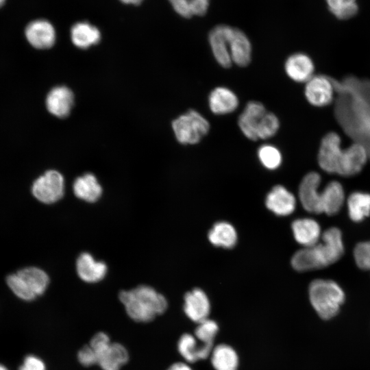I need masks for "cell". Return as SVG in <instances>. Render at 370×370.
Returning a JSON list of instances; mask_svg holds the SVG:
<instances>
[{
	"mask_svg": "<svg viewBox=\"0 0 370 370\" xmlns=\"http://www.w3.org/2000/svg\"><path fill=\"white\" fill-rule=\"evenodd\" d=\"M334 84L341 90L337 117L355 142L367 149L370 158V84L356 79H349L338 86L334 82Z\"/></svg>",
	"mask_w": 370,
	"mask_h": 370,
	"instance_id": "cell-1",
	"label": "cell"
},
{
	"mask_svg": "<svg viewBox=\"0 0 370 370\" xmlns=\"http://www.w3.org/2000/svg\"><path fill=\"white\" fill-rule=\"evenodd\" d=\"M321 176L317 172H309L302 179L299 186V197L303 208L314 214L338 213L345 200V193L341 183L332 181L321 191L319 186Z\"/></svg>",
	"mask_w": 370,
	"mask_h": 370,
	"instance_id": "cell-2",
	"label": "cell"
},
{
	"mask_svg": "<svg viewBox=\"0 0 370 370\" xmlns=\"http://www.w3.org/2000/svg\"><path fill=\"white\" fill-rule=\"evenodd\" d=\"M321 241L296 251L291 258L293 269L306 271L322 269L337 262L343 256L344 245L341 230L330 227L321 237Z\"/></svg>",
	"mask_w": 370,
	"mask_h": 370,
	"instance_id": "cell-3",
	"label": "cell"
},
{
	"mask_svg": "<svg viewBox=\"0 0 370 370\" xmlns=\"http://www.w3.org/2000/svg\"><path fill=\"white\" fill-rule=\"evenodd\" d=\"M128 317L138 323H149L167 309L165 297L153 288L140 285L129 291H121L119 294Z\"/></svg>",
	"mask_w": 370,
	"mask_h": 370,
	"instance_id": "cell-4",
	"label": "cell"
},
{
	"mask_svg": "<svg viewBox=\"0 0 370 370\" xmlns=\"http://www.w3.org/2000/svg\"><path fill=\"white\" fill-rule=\"evenodd\" d=\"M309 298L319 316L330 319L338 314L345 297L343 291L335 282L317 279L309 286Z\"/></svg>",
	"mask_w": 370,
	"mask_h": 370,
	"instance_id": "cell-5",
	"label": "cell"
},
{
	"mask_svg": "<svg viewBox=\"0 0 370 370\" xmlns=\"http://www.w3.org/2000/svg\"><path fill=\"white\" fill-rule=\"evenodd\" d=\"M6 282L18 297L25 301H32L45 293L49 279L44 271L31 267L8 275Z\"/></svg>",
	"mask_w": 370,
	"mask_h": 370,
	"instance_id": "cell-6",
	"label": "cell"
},
{
	"mask_svg": "<svg viewBox=\"0 0 370 370\" xmlns=\"http://www.w3.org/2000/svg\"><path fill=\"white\" fill-rule=\"evenodd\" d=\"M172 128L180 143L196 145L208 134L210 125L199 112L190 109L173 121Z\"/></svg>",
	"mask_w": 370,
	"mask_h": 370,
	"instance_id": "cell-7",
	"label": "cell"
},
{
	"mask_svg": "<svg viewBox=\"0 0 370 370\" xmlns=\"http://www.w3.org/2000/svg\"><path fill=\"white\" fill-rule=\"evenodd\" d=\"M64 180L57 171L49 170L33 183L32 192L40 201L47 204L59 201L64 195Z\"/></svg>",
	"mask_w": 370,
	"mask_h": 370,
	"instance_id": "cell-8",
	"label": "cell"
},
{
	"mask_svg": "<svg viewBox=\"0 0 370 370\" xmlns=\"http://www.w3.org/2000/svg\"><path fill=\"white\" fill-rule=\"evenodd\" d=\"M369 158L367 149L362 144L354 142L341 151L334 174L345 177L353 176L360 172Z\"/></svg>",
	"mask_w": 370,
	"mask_h": 370,
	"instance_id": "cell-9",
	"label": "cell"
},
{
	"mask_svg": "<svg viewBox=\"0 0 370 370\" xmlns=\"http://www.w3.org/2000/svg\"><path fill=\"white\" fill-rule=\"evenodd\" d=\"M335 92L333 80L323 75H314L305 83V98L314 107L330 105L333 101Z\"/></svg>",
	"mask_w": 370,
	"mask_h": 370,
	"instance_id": "cell-10",
	"label": "cell"
},
{
	"mask_svg": "<svg viewBox=\"0 0 370 370\" xmlns=\"http://www.w3.org/2000/svg\"><path fill=\"white\" fill-rule=\"evenodd\" d=\"M265 106L260 101H248L238 118V125L242 134L249 140L256 141L257 130L267 112Z\"/></svg>",
	"mask_w": 370,
	"mask_h": 370,
	"instance_id": "cell-11",
	"label": "cell"
},
{
	"mask_svg": "<svg viewBox=\"0 0 370 370\" xmlns=\"http://www.w3.org/2000/svg\"><path fill=\"white\" fill-rule=\"evenodd\" d=\"M230 27L219 25L212 29L208 34V42L217 62L228 69L232 65L229 50V33Z\"/></svg>",
	"mask_w": 370,
	"mask_h": 370,
	"instance_id": "cell-12",
	"label": "cell"
},
{
	"mask_svg": "<svg viewBox=\"0 0 370 370\" xmlns=\"http://www.w3.org/2000/svg\"><path fill=\"white\" fill-rule=\"evenodd\" d=\"M25 37L29 43L36 49H46L56 42V32L52 24L45 19L30 22L25 27Z\"/></svg>",
	"mask_w": 370,
	"mask_h": 370,
	"instance_id": "cell-13",
	"label": "cell"
},
{
	"mask_svg": "<svg viewBox=\"0 0 370 370\" xmlns=\"http://www.w3.org/2000/svg\"><path fill=\"white\" fill-rule=\"evenodd\" d=\"M341 139L336 132H330L322 138L317 155L319 166L324 171L334 173L336 161L341 151Z\"/></svg>",
	"mask_w": 370,
	"mask_h": 370,
	"instance_id": "cell-14",
	"label": "cell"
},
{
	"mask_svg": "<svg viewBox=\"0 0 370 370\" xmlns=\"http://www.w3.org/2000/svg\"><path fill=\"white\" fill-rule=\"evenodd\" d=\"M284 71L293 82L306 83L314 74V64L310 56L304 53H295L285 60Z\"/></svg>",
	"mask_w": 370,
	"mask_h": 370,
	"instance_id": "cell-15",
	"label": "cell"
},
{
	"mask_svg": "<svg viewBox=\"0 0 370 370\" xmlns=\"http://www.w3.org/2000/svg\"><path fill=\"white\" fill-rule=\"evenodd\" d=\"M210 110L215 115H225L234 112L239 106L237 95L225 86H217L208 97Z\"/></svg>",
	"mask_w": 370,
	"mask_h": 370,
	"instance_id": "cell-16",
	"label": "cell"
},
{
	"mask_svg": "<svg viewBox=\"0 0 370 370\" xmlns=\"http://www.w3.org/2000/svg\"><path fill=\"white\" fill-rule=\"evenodd\" d=\"M229 50L232 63L238 66H247L251 60V45L246 34L238 28L230 27Z\"/></svg>",
	"mask_w": 370,
	"mask_h": 370,
	"instance_id": "cell-17",
	"label": "cell"
},
{
	"mask_svg": "<svg viewBox=\"0 0 370 370\" xmlns=\"http://www.w3.org/2000/svg\"><path fill=\"white\" fill-rule=\"evenodd\" d=\"M213 347V345L204 343L189 333L183 334L177 341V351L188 362L207 358Z\"/></svg>",
	"mask_w": 370,
	"mask_h": 370,
	"instance_id": "cell-18",
	"label": "cell"
},
{
	"mask_svg": "<svg viewBox=\"0 0 370 370\" xmlns=\"http://www.w3.org/2000/svg\"><path fill=\"white\" fill-rule=\"evenodd\" d=\"M184 311L193 321L199 323L206 319L210 312V303L206 294L195 288L184 295Z\"/></svg>",
	"mask_w": 370,
	"mask_h": 370,
	"instance_id": "cell-19",
	"label": "cell"
},
{
	"mask_svg": "<svg viewBox=\"0 0 370 370\" xmlns=\"http://www.w3.org/2000/svg\"><path fill=\"white\" fill-rule=\"evenodd\" d=\"M73 103V93L70 88L65 86L53 88L46 99V106L48 111L59 118L66 117L70 114Z\"/></svg>",
	"mask_w": 370,
	"mask_h": 370,
	"instance_id": "cell-20",
	"label": "cell"
},
{
	"mask_svg": "<svg viewBox=\"0 0 370 370\" xmlns=\"http://www.w3.org/2000/svg\"><path fill=\"white\" fill-rule=\"evenodd\" d=\"M97 365L101 370H121L129 360L126 347L120 343L111 342L97 354Z\"/></svg>",
	"mask_w": 370,
	"mask_h": 370,
	"instance_id": "cell-21",
	"label": "cell"
},
{
	"mask_svg": "<svg viewBox=\"0 0 370 370\" xmlns=\"http://www.w3.org/2000/svg\"><path fill=\"white\" fill-rule=\"evenodd\" d=\"M266 206L275 214L286 216L294 211L296 200L294 195L285 187L277 185L268 193Z\"/></svg>",
	"mask_w": 370,
	"mask_h": 370,
	"instance_id": "cell-22",
	"label": "cell"
},
{
	"mask_svg": "<svg viewBox=\"0 0 370 370\" xmlns=\"http://www.w3.org/2000/svg\"><path fill=\"white\" fill-rule=\"evenodd\" d=\"M107 265L102 261H96L91 254L84 252L76 261L77 273L83 281L95 283L101 281L106 275Z\"/></svg>",
	"mask_w": 370,
	"mask_h": 370,
	"instance_id": "cell-23",
	"label": "cell"
},
{
	"mask_svg": "<svg viewBox=\"0 0 370 370\" xmlns=\"http://www.w3.org/2000/svg\"><path fill=\"white\" fill-rule=\"evenodd\" d=\"M291 227L295 239L304 247L314 245L321 237L319 224L312 219H296L292 223Z\"/></svg>",
	"mask_w": 370,
	"mask_h": 370,
	"instance_id": "cell-24",
	"label": "cell"
},
{
	"mask_svg": "<svg viewBox=\"0 0 370 370\" xmlns=\"http://www.w3.org/2000/svg\"><path fill=\"white\" fill-rule=\"evenodd\" d=\"M73 190L77 198L89 203L97 201L102 194V187L97 177L90 173L77 177Z\"/></svg>",
	"mask_w": 370,
	"mask_h": 370,
	"instance_id": "cell-25",
	"label": "cell"
},
{
	"mask_svg": "<svg viewBox=\"0 0 370 370\" xmlns=\"http://www.w3.org/2000/svg\"><path fill=\"white\" fill-rule=\"evenodd\" d=\"M71 38L75 46L85 49L99 42L101 33L97 27L86 21L78 22L71 29Z\"/></svg>",
	"mask_w": 370,
	"mask_h": 370,
	"instance_id": "cell-26",
	"label": "cell"
},
{
	"mask_svg": "<svg viewBox=\"0 0 370 370\" xmlns=\"http://www.w3.org/2000/svg\"><path fill=\"white\" fill-rule=\"evenodd\" d=\"M212 367L215 370H237L239 358L236 350L230 345L221 343L213 347L210 354Z\"/></svg>",
	"mask_w": 370,
	"mask_h": 370,
	"instance_id": "cell-27",
	"label": "cell"
},
{
	"mask_svg": "<svg viewBox=\"0 0 370 370\" xmlns=\"http://www.w3.org/2000/svg\"><path fill=\"white\" fill-rule=\"evenodd\" d=\"M349 218L354 222H360L370 215V193L356 191L347 199Z\"/></svg>",
	"mask_w": 370,
	"mask_h": 370,
	"instance_id": "cell-28",
	"label": "cell"
},
{
	"mask_svg": "<svg viewBox=\"0 0 370 370\" xmlns=\"http://www.w3.org/2000/svg\"><path fill=\"white\" fill-rule=\"evenodd\" d=\"M208 239L215 246L232 248L236 243L237 234L230 223L221 221L216 223L210 230Z\"/></svg>",
	"mask_w": 370,
	"mask_h": 370,
	"instance_id": "cell-29",
	"label": "cell"
},
{
	"mask_svg": "<svg viewBox=\"0 0 370 370\" xmlns=\"http://www.w3.org/2000/svg\"><path fill=\"white\" fill-rule=\"evenodd\" d=\"M175 11L185 18L206 14L210 0H169Z\"/></svg>",
	"mask_w": 370,
	"mask_h": 370,
	"instance_id": "cell-30",
	"label": "cell"
},
{
	"mask_svg": "<svg viewBox=\"0 0 370 370\" xmlns=\"http://www.w3.org/2000/svg\"><path fill=\"white\" fill-rule=\"evenodd\" d=\"M257 156L262 165L269 170H275L282 164L280 150L271 144H263L257 150Z\"/></svg>",
	"mask_w": 370,
	"mask_h": 370,
	"instance_id": "cell-31",
	"label": "cell"
},
{
	"mask_svg": "<svg viewBox=\"0 0 370 370\" xmlns=\"http://www.w3.org/2000/svg\"><path fill=\"white\" fill-rule=\"evenodd\" d=\"M331 12L339 19H348L358 12L356 0H326Z\"/></svg>",
	"mask_w": 370,
	"mask_h": 370,
	"instance_id": "cell-32",
	"label": "cell"
},
{
	"mask_svg": "<svg viewBox=\"0 0 370 370\" xmlns=\"http://www.w3.org/2000/svg\"><path fill=\"white\" fill-rule=\"evenodd\" d=\"M280 122L275 114L267 111L257 130L258 140H267L273 137L280 129Z\"/></svg>",
	"mask_w": 370,
	"mask_h": 370,
	"instance_id": "cell-33",
	"label": "cell"
},
{
	"mask_svg": "<svg viewBox=\"0 0 370 370\" xmlns=\"http://www.w3.org/2000/svg\"><path fill=\"white\" fill-rule=\"evenodd\" d=\"M218 331V323L214 320L206 319L198 323L195 329L194 335L201 342L213 345Z\"/></svg>",
	"mask_w": 370,
	"mask_h": 370,
	"instance_id": "cell-34",
	"label": "cell"
},
{
	"mask_svg": "<svg viewBox=\"0 0 370 370\" xmlns=\"http://www.w3.org/2000/svg\"><path fill=\"white\" fill-rule=\"evenodd\" d=\"M354 256L359 268L370 270V241L357 244L354 250Z\"/></svg>",
	"mask_w": 370,
	"mask_h": 370,
	"instance_id": "cell-35",
	"label": "cell"
},
{
	"mask_svg": "<svg viewBox=\"0 0 370 370\" xmlns=\"http://www.w3.org/2000/svg\"><path fill=\"white\" fill-rule=\"evenodd\" d=\"M78 362L85 367L97 365V358L92 348L88 345H84L77 354Z\"/></svg>",
	"mask_w": 370,
	"mask_h": 370,
	"instance_id": "cell-36",
	"label": "cell"
},
{
	"mask_svg": "<svg viewBox=\"0 0 370 370\" xmlns=\"http://www.w3.org/2000/svg\"><path fill=\"white\" fill-rule=\"evenodd\" d=\"M19 370H46V366L40 358L29 355L25 358Z\"/></svg>",
	"mask_w": 370,
	"mask_h": 370,
	"instance_id": "cell-37",
	"label": "cell"
},
{
	"mask_svg": "<svg viewBox=\"0 0 370 370\" xmlns=\"http://www.w3.org/2000/svg\"><path fill=\"white\" fill-rule=\"evenodd\" d=\"M166 370H193L192 368L185 362H177L173 363Z\"/></svg>",
	"mask_w": 370,
	"mask_h": 370,
	"instance_id": "cell-38",
	"label": "cell"
},
{
	"mask_svg": "<svg viewBox=\"0 0 370 370\" xmlns=\"http://www.w3.org/2000/svg\"><path fill=\"white\" fill-rule=\"evenodd\" d=\"M122 3L125 4H133L135 5H140L143 0H120Z\"/></svg>",
	"mask_w": 370,
	"mask_h": 370,
	"instance_id": "cell-39",
	"label": "cell"
},
{
	"mask_svg": "<svg viewBox=\"0 0 370 370\" xmlns=\"http://www.w3.org/2000/svg\"><path fill=\"white\" fill-rule=\"evenodd\" d=\"M0 370H8L5 367L0 364Z\"/></svg>",
	"mask_w": 370,
	"mask_h": 370,
	"instance_id": "cell-40",
	"label": "cell"
},
{
	"mask_svg": "<svg viewBox=\"0 0 370 370\" xmlns=\"http://www.w3.org/2000/svg\"><path fill=\"white\" fill-rule=\"evenodd\" d=\"M5 0H0V8L3 5Z\"/></svg>",
	"mask_w": 370,
	"mask_h": 370,
	"instance_id": "cell-41",
	"label": "cell"
}]
</instances>
